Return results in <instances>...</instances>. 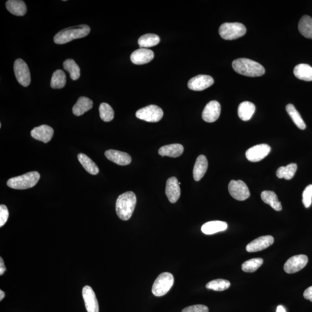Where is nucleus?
<instances>
[{"label": "nucleus", "instance_id": "39448f33", "mask_svg": "<svg viewBox=\"0 0 312 312\" xmlns=\"http://www.w3.org/2000/svg\"><path fill=\"white\" fill-rule=\"evenodd\" d=\"M219 32L224 39L234 40L245 35L246 29L240 23H225L220 26Z\"/></svg>", "mask_w": 312, "mask_h": 312}, {"label": "nucleus", "instance_id": "a878e982", "mask_svg": "<svg viewBox=\"0 0 312 312\" xmlns=\"http://www.w3.org/2000/svg\"><path fill=\"white\" fill-rule=\"evenodd\" d=\"M294 74L300 80L312 81V67L307 64H300L295 67Z\"/></svg>", "mask_w": 312, "mask_h": 312}, {"label": "nucleus", "instance_id": "f3484780", "mask_svg": "<svg viewBox=\"0 0 312 312\" xmlns=\"http://www.w3.org/2000/svg\"><path fill=\"white\" fill-rule=\"evenodd\" d=\"M166 194L170 202L173 204L177 202L180 196V188L176 177H171L167 180Z\"/></svg>", "mask_w": 312, "mask_h": 312}, {"label": "nucleus", "instance_id": "4468645a", "mask_svg": "<svg viewBox=\"0 0 312 312\" xmlns=\"http://www.w3.org/2000/svg\"><path fill=\"white\" fill-rule=\"evenodd\" d=\"M82 296L88 312H99L98 301L91 287L86 286L83 288Z\"/></svg>", "mask_w": 312, "mask_h": 312}, {"label": "nucleus", "instance_id": "7c9ffc66", "mask_svg": "<svg viewBox=\"0 0 312 312\" xmlns=\"http://www.w3.org/2000/svg\"><path fill=\"white\" fill-rule=\"evenodd\" d=\"M160 42L159 36L154 34H147L143 35L140 36L138 41L140 48L146 49L158 45Z\"/></svg>", "mask_w": 312, "mask_h": 312}, {"label": "nucleus", "instance_id": "a19ab883", "mask_svg": "<svg viewBox=\"0 0 312 312\" xmlns=\"http://www.w3.org/2000/svg\"><path fill=\"white\" fill-rule=\"evenodd\" d=\"M304 297L305 299L312 302V286L308 287L307 289L305 290L304 293Z\"/></svg>", "mask_w": 312, "mask_h": 312}, {"label": "nucleus", "instance_id": "58836bf2", "mask_svg": "<svg viewBox=\"0 0 312 312\" xmlns=\"http://www.w3.org/2000/svg\"><path fill=\"white\" fill-rule=\"evenodd\" d=\"M182 312H209V309L204 305H194L183 309Z\"/></svg>", "mask_w": 312, "mask_h": 312}, {"label": "nucleus", "instance_id": "4be33fe9", "mask_svg": "<svg viewBox=\"0 0 312 312\" xmlns=\"http://www.w3.org/2000/svg\"><path fill=\"white\" fill-rule=\"evenodd\" d=\"M93 103L92 100L86 97H79L78 102L73 106V113L76 116L83 115L93 108Z\"/></svg>", "mask_w": 312, "mask_h": 312}, {"label": "nucleus", "instance_id": "cd10ccee", "mask_svg": "<svg viewBox=\"0 0 312 312\" xmlns=\"http://www.w3.org/2000/svg\"><path fill=\"white\" fill-rule=\"evenodd\" d=\"M298 30L305 38L312 39V18L311 16L305 15L302 17L298 24Z\"/></svg>", "mask_w": 312, "mask_h": 312}, {"label": "nucleus", "instance_id": "9b49d317", "mask_svg": "<svg viewBox=\"0 0 312 312\" xmlns=\"http://www.w3.org/2000/svg\"><path fill=\"white\" fill-rule=\"evenodd\" d=\"M271 147L267 144H260L250 147L246 152V157L251 162H260L268 155Z\"/></svg>", "mask_w": 312, "mask_h": 312}, {"label": "nucleus", "instance_id": "ea45409f", "mask_svg": "<svg viewBox=\"0 0 312 312\" xmlns=\"http://www.w3.org/2000/svg\"><path fill=\"white\" fill-rule=\"evenodd\" d=\"M9 212L7 207L5 205L0 206V227H2L8 219Z\"/></svg>", "mask_w": 312, "mask_h": 312}, {"label": "nucleus", "instance_id": "1a4fd4ad", "mask_svg": "<svg viewBox=\"0 0 312 312\" xmlns=\"http://www.w3.org/2000/svg\"><path fill=\"white\" fill-rule=\"evenodd\" d=\"M229 191L230 195L238 201L246 200L250 195L249 188L241 180H231L229 184Z\"/></svg>", "mask_w": 312, "mask_h": 312}, {"label": "nucleus", "instance_id": "e433bc0d", "mask_svg": "<svg viewBox=\"0 0 312 312\" xmlns=\"http://www.w3.org/2000/svg\"><path fill=\"white\" fill-rule=\"evenodd\" d=\"M99 112L101 119L104 122H109L114 118V110L109 104L106 103L101 104L99 107Z\"/></svg>", "mask_w": 312, "mask_h": 312}, {"label": "nucleus", "instance_id": "c03bdc74", "mask_svg": "<svg viewBox=\"0 0 312 312\" xmlns=\"http://www.w3.org/2000/svg\"><path fill=\"white\" fill-rule=\"evenodd\" d=\"M4 297H5L4 292L1 290H0V301H1L3 299H4Z\"/></svg>", "mask_w": 312, "mask_h": 312}, {"label": "nucleus", "instance_id": "c9c22d12", "mask_svg": "<svg viewBox=\"0 0 312 312\" xmlns=\"http://www.w3.org/2000/svg\"><path fill=\"white\" fill-rule=\"evenodd\" d=\"M231 286L229 280L225 279H216L209 281L206 285L208 289L216 291H223L228 289Z\"/></svg>", "mask_w": 312, "mask_h": 312}, {"label": "nucleus", "instance_id": "473e14b6", "mask_svg": "<svg viewBox=\"0 0 312 312\" xmlns=\"http://www.w3.org/2000/svg\"><path fill=\"white\" fill-rule=\"evenodd\" d=\"M66 82V73L62 70L58 69L53 73L50 86L53 89H62L65 86Z\"/></svg>", "mask_w": 312, "mask_h": 312}, {"label": "nucleus", "instance_id": "6ab92c4d", "mask_svg": "<svg viewBox=\"0 0 312 312\" xmlns=\"http://www.w3.org/2000/svg\"><path fill=\"white\" fill-rule=\"evenodd\" d=\"M107 159L119 166L129 165L132 162V157L126 152L116 150H108L105 153Z\"/></svg>", "mask_w": 312, "mask_h": 312}, {"label": "nucleus", "instance_id": "20e7f679", "mask_svg": "<svg viewBox=\"0 0 312 312\" xmlns=\"http://www.w3.org/2000/svg\"><path fill=\"white\" fill-rule=\"evenodd\" d=\"M40 179V174L33 171L21 176L12 177L7 182V186L13 189L25 190L35 186Z\"/></svg>", "mask_w": 312, "mask_h": 312}, {"label": "nucleus", "instance_id": "412c9836", "mask_svg": "<svg viewBox=\"0 0 312 312\" xmlns=\"http://www.w3.org/2000/svg\"><path fill=\"white\" fill-rule=\"evenodd\" d=\"M208 167L207 157L200 155L197 157L193 169V177L196 181H200L206 174Z\"/></svg>", "mask_w": 312, "mask_h": 312}, {"label": "nucleus", "instance_id": "6e6552de", "mask_svg": "<svg viewBox=\"0 0 312 312\" xmlns=\"http://www.w3.org/2000/svg\"><path fill=\"white\" fill-rule=\"evenodd\" d=\"M14 72L18 82L24 87H28L31 83V75L28 65L24 60L17 59L14 63Z\"/></svg>", "mask_w": 312, "mask_h": 312}, {"label": "nucleus", "instance_id": "bb28decb", "mask_svg": "<svg viewBox=\"0 0 312 312\" xmlns=\"http://www.w3.org/2000/svg\"><path fill=\"white\" fill-rule=\"evenodd\" d=\"M261 199L264 202L269 205L274 209L280 211L282 209L281 204L278 200L277 194L272 191H264L261 194Z\"/></svg>", "mask_w": 312, "mask_h": 312}, {"label": "nucleus", "instance_id": "c85d7f7f", "mask_svg": "<svg viewBox=\"0 0 312 312\" xmlns=\"http://www.w3.org/2000/svg\"><path fill=\"white\" fill-rule=\"evenodd\" d=\"M79 162L83 166L84 169L86 170L87 172L92 174V175H96L99 173V167L93 161L89 158L88 156L83 153H80L78 155Z\"/></svg>", "mask_w": 312, "mask_h": 312}, {"label": "nucleus", "instance_id": "b1692460", "mask_svg": "<svg viewBox=\"0 0 312 312\" xmlns=\"http://www.w3.org/2000/svg\"><path fill=\"white\" fill-rule=\"evenodd\" d=\"M6 8L9 12L16 16H24L27 12L26 4L21 0H8L6 2Z\"/></svg>", "mask_w": 312, "mask_h": 312}, {"label": "nucleus", "instance_id": "f03ea898", "mask_svg": "<svg viewBox=\"0 0 312 312\" xmlns=\"http://www.w3.org/2000/svg\"><path fill=\"white\" fill-rule=\"evenodd\" d=\"M234 71L241 75L257 77L264 74L266 70L260 64L246 58L238 59L233 62Z\"/></svg>", "mask_w": 312, "mask_h": 312}, {"label": "nucleus", "instance_id": "2eb2a0df", "mask_svg": "<svg viewBox=\"0 0 312 312\" xmlns=\"http://www.w3.org/2000/svg\"><path fill=\"white\" fill-rule=\"evenodd\" d=\"M274 243V238L271 236H263L251 241L247 244L246 249L249 253L257 252L267 249Z\"/></svg>", "mask_w": 312, "mask_h": 312}, {"label": "nucleus", "instance_id": "f704fd0d", "mask_svg": "<svg viewBox=\"0 0 312 312\" xmlns=\"http://www.w3.org/2000/svg\"><path fill=\"white\" fill-rule=\"evenodd\" d=\"M264 261L261 258H251L242 265V269L245 273H254L263 264Z\"/></svg>", "mask_w": 312, "mask_h": 312}, {"label": "nucleus", "instance_id": "423d86ee", "mask_svg": "<svg viewBox=\"0 0 312 312\" xmlns=\"http://www.w3.org/2000/svg\"><path fill=\"white\" fill-rule=\"evenodd\" d=\"M174 283L173 274L169 273L161 274L153 285L152 293L156 297H162L169 292Z\"/></svg>", "mask_w": 312, "mask_h": 312}, {"label": "nucleus", "instance_id": "a211bd4d", "mask_svg": "<svg viewBox=\"0 0 312 312\" xmlns=\"http://www.w3.org/2000/svg\"><path fill=\"white\" fill-rule=\"evenodd\" d=\"M54 130L48 125H41L35 127L31 132L33 139L44 143H48L52 139Z\"/></svg>", "mask_w": 312, "mask_h": 312}, {"label": "nucleus", "instance_id": "aec40b11", "mask_svg": "<svg viewBox=\"0 0 312 312\" xmlns=\"http://www.w3.org/2000/svg\"><path fill=\"white\" fill-rule=\"evenodd\" d=\"M228 228V225L226 222L222 221H211L209 222L205 223L202 227L201 231L206 235H212L219 232H222L226 230Z\"/></svg>", "mask_w": 312, "mask_h": 312}, {"label": "nucleus", "instance_id": "7ed1b4c3", "mask_svg": "<svg viewBox=\"0 0 312 312\" xmlns=\"http://www.w3.org/2000/svg\"><path fill=\"white\" fill-rule=\"evenodd\" d=\"M90 32V28L86 25H82L61 30L54 37L56 44H65L73 39L85 37Z\"/></svg>", "mask_w": 312, "mask_h": 312}, {"label": "nucleus", "instance_id": "9d476101", "mask_svg": "<svg viewBox=\"0 0 312 312\" xmlns=\"http://www.w3.org/2000/svg\"><path fill=\"white\" fill-rule=\"evenodd\" d=\"M308 257L306 255L300 254L291 257L284 264V270L287 274H294L303 270L307 266Z\"/></svg>", "mask_w": 312, "mask_h": 312}, {"label": "nucleus", "instance_id": "5701e85b", "mask_svg": "<svg viewBox=\"0 0 312 312\" xmlns=\"http://www.w3.org/2000/svg\"><path fill=\"white\" fill-rule=\"evenodd\" d=\"M184 147L180 144H171L160 147L159 154L163 157H177L182 155Z\"/></svg>", "mask_w": 312, "mask_h": 312}, {"label": "nucleus", "instance_id": "393cba45", "mask_svg": "<svg viewBox=\"0 0 312 312\" xmlns=\"http://www.w3.org/2000/svg\"><path fill=\"white\" fill-rule=\"evenodd\" d=\"M256 110L254 104L249 102H244L238 106V113L240 118L243 121L249 120Z\"/></svg>", "mask_w": 312, "mask_h": 312}, {"label": "nucleus", "instance_id": "72a5a7b5", "mask_svg": "<svg viewBox=\"0 0 312 312\" xmlns=\"http://www.w3.org/2000/svg\"><path fill=\"white\" fill-rule=\"evenodd\" d=\"M64 69L68 71L70 75V78L73 80H76L80 76V69L74 60L67 59L63 63Z\"/></svg>", "mask_w": 312, "mask_h": 312}, {"label": "nucleus", "instance_id": "f8f14e48", "mask_svg": "<svg viewBox=\"0 0 312 312\" xmlns=\"http://www.w3.org/2000/svg\"><path fill=\"white\" fill-rule=\"evenodd\" d=\"M214 83L212 77L209 75H199L191 79L188 82V87L194 91H203L209 88Z\"/></svg>", "mask_w": 312, "mask_h": 312}, {"label": "nucleus", "instance_id": "37998d69", "mask_svg": "<svg viewBox=\"0 0 312 312\" xmlns=\"http://www.w3.org/2000/svg\"><path fill=\"white\" fill-rule=\"evenodd\" d=\"M277 312H286V311L283 306L279 305V306H278L277 308Z\"/></svg>", "mask_w": 312, "mask_h": 312}, {"label": "nucleus", "instance_id": "2f4dec72", "mask_svg": "<svg viewBox=\"0 0 312 312\" xmlns=\"http://www.w3.org/2000/svg\"><path fill=\"white\" fill-rule=\"evenodd\" d=\"M286 108L288 115L291 117V118L293 120L295 125L298 127V128L301 130H305L306 128V125H305L300 113L298 112V110L295 108L293 104H288Z\"/></svg>", "mask_w": 312, "mask_h": 312}, {"label": "nucleus", "instance_id": "ddd939ff", "mask_svg": "<svg viewBox=\"0 0 312 312\" xmlns=\"http://www.w3.org/2000/svg\"><path fill=\"white\" fill-rule=\"evenodd\" d=\"M221 106L217 101H211L207 104L203 110L202 116L204 121L208 123L215 122L220 115Z\"/></svg>", "mask_w": 312, "mask_h": 312}, {"label": "nucleus", "instance_id": "dca6fc26", "mask_svg": "<svg viewBox=\"0 0 312 312\" xmlns=\"http://www.w3.org/2000/svg\"><path fill=\"white\" fill-rule=\"evenodd\" d=\"M154 58L152 50L146 48H140L135 50L131 55V61L134 65H142L152 61Z\"/></svg>", "mask_w": 312, "mask_h": 312}, {"label": "nucleus", "instance_id": "4c0bfd02", "mask_svg": "<svg viewBox=\"0 0 312 312\" xmlns=\"http://www.w3.org/2000/svg\"><path fill=\"white\" fill-rule=\"evenodd\" d=\"M303 203L305 208L311 207L312 203V184L305 188L303 194Z\"/></svg>", "mask_w": 312, "mask_h": 312}, {"label": "nucleus", "instance_id": "c756f323", "mask_svg": "<svg viewBox=\"0 0 312 312\" xmlns=\"http://www.w3.org/2000/svg\"><path fill=\"white\" fill-rule=\"evenodd\" d=\"M297 170L296 164L291 163L286 167H280L277 170V176L278 178L290 180L294 176Z\"/></svg>", "mask_w": 312, "mask_h": 312}, {"label": "nucleus", "instance_id": "0eeeda50", "mask_svg": "<svg viewBox=\"0 0 312 312\" xmlns=\"http://www.w3.org/2000/svg\"><path fill=\"white\" fill-rule=\"evenodd\" d=\"M164 115L163 110L159 106L150 105L139 109L136 112V116L139 119L147 122H158Z\"/></svg>", "mask_w": 312, "mask_h": 312}, {"label": "nucleus", "instance_id": "79ce46f5", "mask_svg": "<svg viewBox=\"0 0 312 312\" xmlns=\"http://www.w3.org/2000/svg\"><path fill=\"white\" fill-rule=\"evenodd\" d=\"M6 270L4 260H3L2 257H0V275H1V276L4 274Z\"/></svg>", "mask_w": 312, "mask_h": 312}, {"label": "nucleus", "instance_id": "f257e3e1", "mask_svg": "<svg viewBox=\"0 0 312 312\" xmlns=\"http://www.w3.org/2000/svg\"><path fill=\"white\" fill-rule=\"evenodd\" d=\"M137 204L136 194L132 192H127L117 198L116 203L117 215L121 220H129L133 215Z\"/></svg>", "mask_w": 312, "mask_h": 312}]
</instances>
